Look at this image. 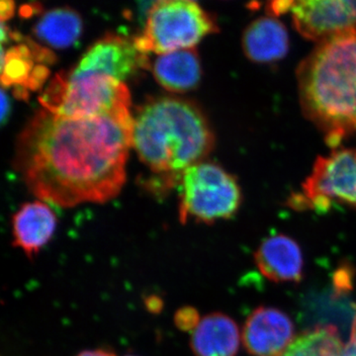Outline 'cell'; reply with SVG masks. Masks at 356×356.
I'll return each instance as SVG.
<instances>
[{"label":"cell","mask_w":356,"mask_h":356,"mask_svg":"<svg viewBox=\"0 0 356 356\" xmlns=\"http://www.w3.org/2000/svg\"><path fill=\"white\" fill-rule=\"evenodd\" d=\"M219 31L216 21L192 0H156L147 13L142 32L134 43L142 53L158 55L193 49Z\"/></svg>","instance_id":"5b68a950"},{"label":"cell","mask_w":356,"mask_h":356,"mask_svg":"<svg viewBox=\"0 0 356 356\" xmlns=\"http://www.w3.org/2000/svg\"><path fill=\"white\" fill-rule=\"evenodd\" d=\"M147 56L138 50L133 39L107 33L89 47L72 69L104 74L126 83L139 70L149 69Z\"/></svg>","instance_id":"9c48e42d"},{"label":"cell","mask_w":356,"mask_h":356,"mask_svg":"<svg viewBox=\"0 0 356 356\" xmlns=\"http://www.w3.org/2000/svg\"><path fill=\"white\" fill-rule=\"evenodd\" d=\"M243 49L248 60L273 64L287 55L289 36L282 22L271 16L250 23L243 33Z\"/></svg>","instance_id":"5bb4252c"},{"label":"cell","mask_w":356,"mask_h":356,"mask_svg":"<svg viewBox=\"0 0 356 356\" xmlns=\"http://www.w3.org/2000/svg\"><path fill=\"white\" fill-rule=\"evenodd\" d=\"M133 119V147L154 175L156 189L179 184L185 170L203 161L214 147L209 122L191 100L152 97L140 105Z\"/></svg>","instance_id":"7a4b0ae2"},{"label":"cell","mask_w":356,"mask_h":356,"mask_svg":"<svg viewBox=\"0 0 356 356\" xmlns=\"http://www.w3.org/2000/svg\"><path fill=\"white\" fill-rule=\"evenodd\" d=\"M343 356H356V320L351 330L350 341L344 346Z\"/></svg>","instance_id":"7402d4cb"},{"label":"cell","mask_w":356,"mask_h":356,"mask_svg":"<svg viewBox=\"0 0 356 356\" xmlns=\"http://www.w3.org/2000/svg\"><path fill=\"white\" fill-rule=\"evenodd\" d=\"M242 337L250 355L280 356L294 339V325L284 312L259 307L248 318Z\"/></svg>","instance_id":"30bf717a"},{"label":"cell","mask_w":356,"mask_h":356,"mask_svg":"<svg viewBox=\"0 0 356 356\" xmlns=\"http://www.w3.org/2000/svg\"><path fill=\"white\" fill-rule=\"evenodd\" d=\"M297 83L302 111L330 147L356 133V25L318 42Z\"/></svg>","instance_id":"3957f363"},{"label":"cell","mask_w":356,"mask_h":356,"mask_svg":"<svg viewBox=\"0 0 356 356\" xmlns=\"http://www.w3.org/2000/svg\"><path fill=\"white\" fill-rule=\"evenodd\" d=\"M147 308L151 312L158 313L163 308V301L156 296H149L146 300Z\"/></svg>","instance_id":"cb8c5ba5"},{"label":"cell","mask_w":356,"mask_h":356,"mask_svg":"<svg viewBox=\"0 0 356 356\" xmlns=\"http://www.w3.org/2000/svg\"><path fill=\"white\" fill-rule=\"evenodd\" d=\"M297 0H268L267 1V11L273 16H280L292 11L293 7Z\"/></svg>","instance_id":"ffe728a7"},{"label":"cell","mask_w":356,"mask_h":356,"mask_svg":"<svg viewBox=\"0 0 356 356\" xmlns=\"http://www.w3.org/2000/svg\"><path fill=\"white\" fill-rule=\"evenodd\" d=\"M15 13V1L14 0H0V17L1 22L10 19Z\"/></svg>","instance_id":"44dd1931"},{"label":"cell","mask_w":356,"mask_h":356,"mask_svg":"<svg viewBox=\"0 0 356 356\" xmlns=\"http://www.w3.org/2000/svg\"><path fill=\"white\" fill-rule=\"evenodd\" d=\"M262 275L274 282H299L303 277V254L298 243L285 235L266 238L254 254Z\"/></svg>","instance_id":"7c38bea8"},{"label":"cell","mask_w":356,"mask_h":356,"mask_svg":"<svg viewBox=\"0 0 356 356\" xmlns=\"http://www.w3.org/2000/svg\"><path fill=\"white\" fill-rule=\"evenodd\" d=\"M44 109L70 118H86L130 111L126 83L113 77L72 69L51 79L39 98Z\"/></svg>","instance_id":"277c9868"},{"label":"cell","mask_w":356,"mask_h":356,"mask_svg":"<svg viewBox=\"0 0 356 356\" xmlns=\"http://www.w3.org/2000/svg\"><path fill=\"white\" fill-rule=\"evenodd\" d=\"M346 8L348 9V13L356 22V0H341Z\"/></svg>","instance_id":"484cf974"},{"label":"cell","mask_w":356,"mask_h":356,"mask_svg":"<svg viewBox=\"0 0 356 356\" xmlns=\"http://www.w3.org/2000/svg\"><path fill=\"white\" fill-rule=\"evenodd\" d=\"M199 313L192 307H184L175 313V324L184 332H194L200 323Z\"/></svg>","instance_id":"d6986e66"},{"label":"cell","mask_w":356,"mask_h":356,"mask_svg":"<svg viewBox=\"0 0 356 356\" xmlns=\"http://www.w3.org/2000/svg\"><path fill=\"white\" fill-rule=\"evenodd\" d=\"M241 334L235 321L222 313L205 316L192 332L191 346L196 356H236Z\"/></svg>","instance_id":"9a60e30c"},{"label":"cell","mask_w":356,"mask_h":356,"mask_svg":"<svg viewBox=\"0 0 356 356\" xmlns=\"http://www.w3.org/2000/svg\"><path fill=\"white\" fill-rule=\"evenodd\" d=\"M14 41L18 44L8 49L2 47V86L13 88L17 97L27 99L31 91L46 83L56 56L50 49L40 46L31 39H25L22 35Z\"/></svg>","instance_id":"ba28073f"},{"label":"cell","mask_w":356,"mask_h":356,"mask_svg":"<svg viewBox=\"0 0 356 356\" xmlns=\"http://www.w3.org/2000/svg\"><path fill=\"white\" fill-rule=\"evenodd\" d=\"M292 208L325 212L334 204L356 208V147L318 156L299 193L289 199Z\"/></svg>","instance_id":"52a82bcc"},{"label":"cell","mask_w":356,"mask_h":356,"mask_svg":"<svg viewBox=\"0 0 356 356\" xmlns=\"http://www.w3.org/2000/svg\"><path fill=\"white\" fill-rule=\"evenodd\" d=\"M127 356H134V355H127Z\"/></svg>","instance_id":"4316f807"},{"label":"cell","mask_w":356,"mask_h":356,"mask_svg":"<svg viewBox=\"0 0 356 356\" xmlns=\"http://www.w3.org/2000/svg\"><path fill=\"white\" fill-rule=\"evenodd\" d=\"M179 219L212 224L235 216L242 204L236 177L221 166L201 161L185 170L180 180Z\"/></svg>","instance_id":"8992f818"},{"label":"cell","mask_w":356,"mask_h":356,"mask_svg":"<svg viewBox=\"0 0 356 356\" xmlns=\"http://www.w3.org/2000/svg\"><path fill=\"white\" fill-rule=\"evenodd\" d=\"M152 70L159 86L172 93L188 92L197 88L202 76L200 58L194 48L159 55Z\"/></svg>","instance_id":"2e32d148"},{"label":"cell","mask_w":356,"mask_h":356,"mask_svg":"<svg viewBox=\"0 0 356 356\" xmlns=\"http://www.w3.org/2000/svg\"><path fill=\"white\" fill-rule=\"evenodd\" d=\"M292 19L304 38L321 42L356 25L341 0H297Z\"/></svg>","instance_id":"8fae6325"},{"label":"cell","mask_w":356,"mask_h":356,"mask_svg":"<svg viewBox=\"0 0 356 356\" xmlns=\"http://www.w3.org/2000/svg\"><path fill=\"white\" fill-rule=\"evenodd\" d=\"M344 346L334 327L325 325L295 337L280 356H343Z\"/></svg>","instance_id":"ac0fdd59"},{"label":"cell","mask_w":356,"mask_h":356,"mask_svg":"<svg viewBox=\"0 0 356 356\" xmlns=\"http://www.w3.org/2000/svg\"><path fill=\"white\" fill-rule=\"evenodd\" d=\"M1 102V122L2 124H4V122L8 118L9 112H10V102H9L8 96L6 95L4 88H2Z\"/></svg>","instance_id":"603a6c76"},{"label":"cell","mask_w":356,"mask_h":356,"mask_svg":"<svg viewBox=\"0 0 356 356\" xmlns=\"http://www.w3.org/2000/svg\"><path fill=\"white\" fill-rule=\"evenodd\" d=\"M57 222L55 213L44 201L24 204L13 218V245L33 259L50 242Z\"/></svg>","instance_id":"4fadbf2b"},{"label":"cell","mask_w":356,"mask_h":356,"mask_svg":"<svg viewBox=\"0 0 356 356\" xmlns=\"http://www.w3.org/2000/svg\"><path fill=\"white\" fill-rule=\"evenodd\" d=\"M133 123L131 111L70 118L40 109L18 136L14 168L44 202H107L126 181Z\"/></svg>","instance_id":"6da1fadb"},{"label":"cell","mask_w":356,"mask_h":356,"mask_svg":"<svg viewBox=\"0 0 356 356\" xmlns=\"http://www.w3.org/2000/svg\"><path fill=\"white\" fill-rule=\"evenodd\" d=\"M77 356H116L113 353L105 350H86Z\"/></svg>","instance_id":"d4e9b609"},{"label":"cell","mask_w":356,"mask_h":356,"mask_svg":"<svg viewBox=\"0 0 356 356\" xmlns=\"http://www.w3.org/2000/svg\"><path fill=\"white\" fill-rule=\"evenodd\" d=\"M83 30L79 13L70 7H60L42 14L33 27V34L49 48L67 49L79 41Z\"/></svg>","instance_id":"e0dca14e"}]
</instances>
